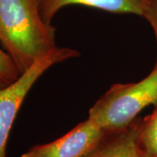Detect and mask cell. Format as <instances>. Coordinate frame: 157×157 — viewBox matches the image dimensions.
Instances as JSON below:
<instances>
[{"mask_svg":"<svg viewBox=\"0 0 157 157\" xmlns=\"http://www.w3.org/2000/svg\"><path fill=\"white\" fill-rule=\"evenodd\" d=\"M40 0H0V42L20 74L56 48L55 28L44 21Z\"/></svg>","mask_w":157,"mask_h":157,"instance_id":"cell-1","label":"cell"},{"mask_svg":"<svg viewBox=\"0 0 157 157\" xmlns=\"http://www.w3.org/2000/svg\"><path fill=\"white\" fill-rule=\"evenodd\" d=\"M149 105H157V60L151 73L136 83L115 84L91 107L88 118L107 132L126 128Z\"/></svg>","mask_w":157,"mask_h":157,"instance_id":"cell-2","label":"cell"},{"mask_svg":"<svg viewBox=\"0 0 157 157\" xmlns=\"http://www.w3.org/2000/svg\"><path fill=\"white\" fill-rule=\"evenodd\" d=\"M78 56V51L56 47L21 74L13 84L0 89V157H7L6 146L11 129L23 101L33 86L53 65Z\"/></svg>","mask_w":157,"mask_h":157,"instance_id":"cell-3","label":"cell"},{"mask_svg":"<svg viewBox=\"0 0 157 157\" xmlns=\"http://www.w3.org/2000/svg\"><path fill=\"white\" fill-rule=\"evenodd\" d=\"M106 134L107 131L87 118L67 135L49 143L33 147L20 157H86Z\"/></svg>","mask_w":157,"mask_h":157,"instance_id":"cell-4","label":"cell"},{"mask_svg":"<svg viewBox=\"0 0 157 157\" xmlns=\"http://www.w3.org/2000/svg\"><path fill=\"white\" fill-rule=\"evenodd\" d=\"M71 5H81L113 13H128L144 17L147 0H40V13L44 21L51 25L58 11Z\"/></svg>","mask_w":157,"mask_h":157,"instance_id":"cell-5","label":"cell"},{"mask_svg":"<svg viewBox=\"0 0 157 157\" xmlns=\"http://www.w3.org/2000/svg\"><path fill=\"white\" fill-rule=\"evenodd\" d=\"M140 122H134L126 128L110 132L112 135L101 140L86 157H147L139 140Z\"/></svg>","mask_w":157,"mask_h":157,"instance_id":"cell-6","label":"cell"},{"mask_svg":"<svg viewBox=\"0 0 157 157\" xmlns=\"http://www.w3.org/2000/svg\"><path fill=\"white\" fill-rule=\"evenodd\" d=\"M139 140L147 156L157 157V107L152 114L140 122Z\"/></svg>","mask_w":157,"mask_h":157,"instance_id":"cell-7","label":"cell"},{"mask_svg":"<svg viewBox=\"0 0 157 157\" xmlns=\"http://www.w3.org/2000/svg\"><path fill=\"white\" fill-rule=\"evenodd\" d=\"M21 76L9 53L0 49V89L13 84Z\"/></svg>","mask_w":157,"mask_h":157,"instance_id":"cell-8","label":"cell"},{"mask_svg":"<svg viewBox=\"0 0 157 157\" xmlns=\"http://www.w3.org/2000/svg\"><path fill=\"white\" fill-rule=\"evenodd\" d=\"M143 17L150 24L155 36L157 45V0H147V6Z\"/></svg>","mask_w":157,"mask_h":157,"instance_id":"cell-9","label":"cell"},{"mask_svg":"<svg viewBox=\"0 0 157 157\" xmlns=\"http://www.w3.org/2000/svg\"><path fill=\"white\" fill-rule=\"evenodd\" d=\"M147 157H149V156H147Z\"/></svg>","mask_w":157,"mask_h":157,"instance_id":"cell-10","label":"cell"}]
</instances>
